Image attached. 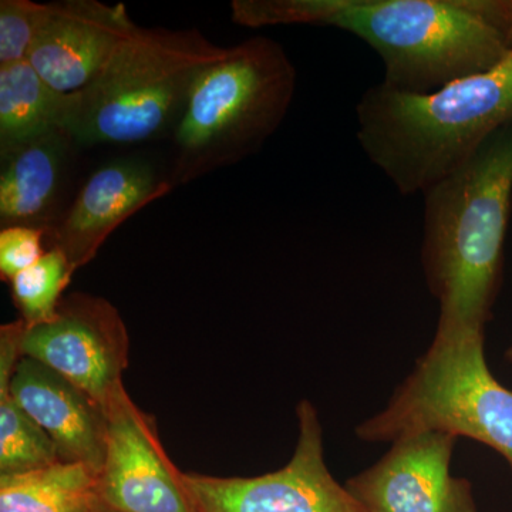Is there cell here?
I'll return each instance as SVG.
<instances>
[{"label": "cell", "instance_id": "1", "mask_svg": "<svg viewBox=\"0 0 512 512\" xmlns=\"http://www.w3.org/2000/svg\"><path fill=\"white\" fill-rule=\"evenodd\" d=\"M245 28L311 25L352 33L384 66L382 84L424 96L493 69L512 47L490 0H234Z\"/></svg>", "mask_w": 512, "mask_h": 512}, {"label": "cell", "instance_id": "2", "mask_svg": "<svg viewBox=\"0 0 512 512\" xmlns=\"http://www.w3.org/2000/svg\"><path fill=\"white\" fill-rule=\"evenodd\" d=\"M421 262L439 301L436 338L480 332L500 291L512 207V121L423 192Z\"/></svg>", "mask_w": 512, "mask_h": 512}, {"label": "cell", "instance_id": "3", "mask_svg": "<svg viewBox=\"0 0 512 512\" xmlns=\"http://www.w3.org/2000/svg\"><path fill=\"white\" fill-rule=\"evenodd\" d=\"M356 119L357 140L369 160L403 195L423 194L512 121V50L493 69L436 93L369 87Z\"/></svg>", "mask_w": 512, "mask_h": 512}, {"label": "cell", "instance_id": "4", "mask_svg": "<svg viewBox=\"0 0 512 512\" xmlns=\"http://www.w3.org/2000/svg\"><path fill=\"white\" fill-rule=\"evenodd\" d=\"M227 52L197 29L137 26L72 93L67 136L82 146H128L174 131L198 77Z\"/></svg>", "mask_w": 512, "mask_h": 512}, {"label": "cell", "instance_id": "5", "mask_svg": "<svg viewBox=\"0 0 512 512\" xmlns=\"http://www.w3.org/2000/svg\"><path fill=\"white\" fill-rule=\"evenodd\" d=\"M296 70L281 43L255 36L201 73L174 128L171 183L184 185L258 153L281 127Z\"/></svg>", "mask_w": 512, "mask_h": 512}, {"label": "cell", "instance_id": "6", "mask_svg": "<svg viewBox=\"0 0 512 512\" xmlns=\"http://www.w3.org/2000/svg\"><path fill=\"white\" fill-rule=\"evenodd\" d=\"M484 342V330L434 336L386 409L363 421L357 437L394 443L410 434L443 431L493 448L512 471V392L488 369Z\"/></svg>", "mask_w": 512, "mask_h": 512}, {"label": "cell", "instance_id": "7", "mask_svg": "<svg viewBox=\"0 0 512 512\" xmlns=\"http://www.w3.org/2000/svg\"><path fill=\"white\" fill-rule=\"evenodd\" d=\"M296 413L298 444L281 470L258 477L184 473L194 512H366L326 466L315 406L303 400Z\"/></svg>", "mask_w": 512, "mask_h": 512}, {"label": "cell", "instance_id": "8", "mask_svg": "<svg viewBox=\"0 0 512 512\" xmlns=\"http://www.w3.org/2000/svg\"><path fill=\"white\" fill-rule=\"evenodd\" d=\"M22 355L55 370L107 412L126 390L130 338L113 303L92 293L64 296L55 318L23 330Z\"/></svg>", "mask_w": 512, "mask_h": 512}, {"label": "cell", "instance_id": "9", "mask_svg": "<svg viewBox=\"0 0 512 512\" xmlns=\"http://www.w3.org/2000/svg\"><path fill=\"white\" fill-rule=\"evenodd\" d=\"M106 457L97 481L114 512H194L180 470L161 444L153 416L121 392L107 409Z\"/></svg>", "mask_w": 512, "mask_h": 512}, {"label": "cell", "instance_id": "10", "mask_svg": "<svg viewBox=\"0 0 512 512\" xmlns=\"http://www.w3.org/2000/svg\"><path fill=\"white\" fill-rule=\"evenodd\" d=\"M457 440L443 431L402 437L346 488L366 512H477L471 484L451 474Z\"/></svg>", "mask_w": 512, "mask_h": 512}, {"label": "cell", "instance_id": "11", "mask_svg": "<svg viewBox=\"0 0 512 512\" xmlns=\"http://www.w3.org/2000/svg\"><path fill=\"white\" fill-rule=\"evenodd\" d=\"M136 28L123 3H46L45 18L28 60L59 92H79L92 82Z\"/></svg>", "mask_w": 512, "mask_h": 512}, {"label": "cell", "instance_id": "12", "mask_svg": "<svg viewBox=\"0 0 512 512\" xmlns=\"http://www.w3.org/2000/svg\"><path fill=\"white\" fill-rule=\"evenodd\" d=\"M173 187L147 161L126 158L101 165L53 228L52 248L66 255L74 271L83 268L131 215L165 197Z\"/></svg>", "mask_w": 512, "mask_h": 512}, {"label": "cell", "instance_id": "13", "mask_svg": "<svg viewBox=\"0 0 512 512\" xmlns=\"http://www.w3.org/2000/svg\"><path fill=\"white\" fill-rule=\"evenodd\" d=\"M9 396L52 439L63 463L83 464L99 476L106 457L107 413L89 394L23 356Z\"/></svg>", "mask_w": 512, "mask_h": 512}, {"label": "cell", "instance_id": "14", "mask_svg": "<svg viewBox=\"0 0 512 512\" xmlns=\"http://www.w3.org/2000/svg\"><path fill=\"white\" fill-rule=\"evenodd\" d=\"M70 137L52 133L2 157L0 222L46 229L62 191Z\"/></svg>", "mask_w": 512, "mask_h": 512}, {"label": "cell", "instance_id": "15", "mask_svg": "<svg viewBox=\"0 0 512 512\" xmlns=\"http://www.w3.org/2000/svg\"><path fill=\"white\" fill-rule=\"evenodd\" d=\"M72 93H62L29 60L0 66V157L52 133H66Z\"/></svg>", "mask_w": 512, "mask_h": 512}, {"label": "cell", "instance_id": "16", "mask_svg": "<svg viewBox=\"0 0 512 512\" xmlns=\"http://www.w3.org/2000/svg\"><path fill=\"white\" fill-rule=\"evenodd\" d=\"M104 504L92 468L60 463L0 476V512H97Z\"/></svg>", "mask_w": 512, "mask_h": 512}, {"label": "cell", "instance_id": "17", "mask_svg": "<svg viewBox=\"0 0 512 512\" xmlns=\"http://www.w3.org/2000/svg\"><path fill=\"white\" fill-rule=\"evenodd\" d=\"M74 272L66 255L50 248L37 264L10 281L13 302L26 328L55 318Z\"/></svg>", "mask_w": 512, "mask_h": 512}, {"label": "cell", "instance_id": "18", "mask_svg": "<svg viewBox=\"0 0 512 512\" xmlns=\"http://www.w3.org/2000/svg\"><path fill=\"white\" fill-rule=\"evenodd\" d=\"M52 439L12 397H0V476L29 473L60 463Z\"/></svg>", "mask_w": 512, "mask_h": 512}, {"label": "cell", "instance_id": "19", "mask_svg": "<svg viewBox=\"0 0 512 512\" xmlns=\"http://www.w3.org/2000/svg\"><path fill=\"white\" fill-rule=\"evenodd\" d=\"M45 13L46 3L33 0L0 2V66L28 60Z\"/></svg>", "mask_w": 512, "mask_h": 512}, {"label": "cell", "instance_id": "20", "mask_svg": "<svg viewBox=\"0 0 512 512\" xmlns=\"http://www.w3.org/2000/svg\"><path fill=\"white\" fill-rule=\"evenodd\" d=\"M46 229L29 225H10L0 231V276L10 282L32 268L45 255L43 238Z\"/></svg>", "mask_w": 512, "mask_h": 512}, {"label": "cell", "instance_id": "21", "mask_svg": "<svg viewBox=\"0 0 512 512\" xmlns=\"http://www.w3.org/2000/svg\"><path fill=\"white\" fill-rule=\"evenodd\" d=\"M25 323L22 319L6 323L0 328V397L8 396L9 384L16 366L22 359V340Z\"/></svg>", "mask_w": 512, "mask_h": 512}, {"label": "cell", "instance_id": "22", "mask_svg": "<svg viewBox=\"0 0 512 512\" xmlns=\"http://www.w3.org/2000/svg\"><path fill=\"white\" fill-rule=\"evenodd\" d=\"M491 9L495 22L512 47V0H491Z\"/></svg>", "mask_w": 512, "mask_h": 512}, {"label": "cell", "instance_id": "23", "mask_svg": "<svg viewBox=\"0 0 512 512\" xmlns=\"http://www.w3.org/2000/svg\"><path fill=\"white\" fill-rule=\"evenodd\" d=\"M507 360H508V362H510V365L512 366V346L510 349H508Z\"/></svg>", "mask_w": 512, "mask_h": 512}, {"label": "cell", "instance_id": "24", "mask_svg": "<svg viewBox=\"0 0 512 512\" xmlns=\"http://www.w3.org/2000/svg\"><path fill=\"white\" fill-rule=\"evenodd\" d=\"M103 512H114V511L109 510V508H104Z\"/></svg>", "mask_w": 512, "mask_h": 512}, {"label": "cell", "instance_id": "25", "mask_svg": "<svg viewBox=\"0 0 512 512\" xmlns=\"http://www.w3.org/2000/svg\"><path fill=\"white\" fill-rule=\"evenodd\" d=\"M104 508H106V507H104ZM104 508H103V510H100V511H97V512H103V511H104Z\"/></svg>", "mask_w": 512, "mask_h": 512}]
</instances>
